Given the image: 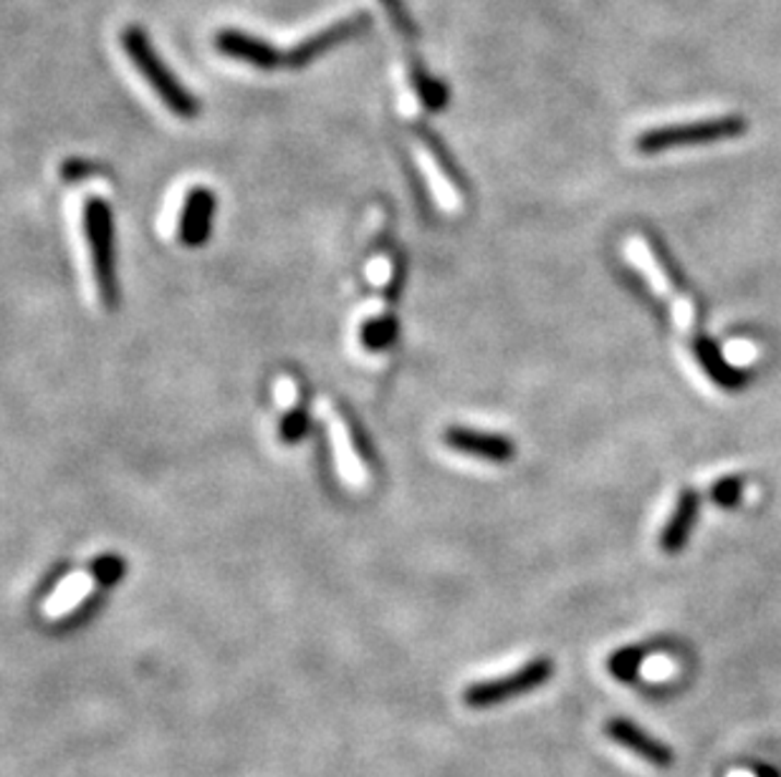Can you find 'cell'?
<instances>
[{
  "label": "cell",
  "instance_id": "14",
  "mask_svg": "<svg viewBox=\"0 0 781 777\" xmlns=\"http://www.w3.org/2000/svg\"><path fill=\"white\" fill-rule=\"evenodd\" d=\"M362 344L367 346L369 351H382L398 338V321L390 319V315H382V319H372L362 326Z\"/></svg>",
  "mask_w": 781,
  "mask_h": 777
},
{
  "label": "cell",
  "instance_id": "7",
  "mask_svg": "<svg viewBox=\"0 0 781 777\" xmlns=\"http://www.w3.org/2000/svg\"><path fill=\"white\" fill-rule=\"evenodd\" d=\"M442 442H446L450 450L461 452V455H471L498 465L511 463L513 455H517V447H513L509 437L476 432V429L469 427H448L446 434H442Z\"/></svg>",
  "mask_w": 781,
  "mask_h": 777
},
{
  "label": "cell",
  "instance_id": "12",
  "mask_svg": "<svg viewBox=\"0 0 781 777\" xmlns=\"http://www.w3.org/2000/svg\"><path fill=\"white\" fill-rule=\"evenodd\" d=\"M410 84H413L417 99L428 111H442L450 101L448 84H442L440 79H435L425 61L417 53H410Z\"/></svg>",
  "mask_w": 781,
  "mask_h": 777
},
{
  "label": "cell",
  "instance_id": "2",
  "mask_svg": "<svg viewBox=\"0 0 781 777\" xmlns=\"http://www.w3.org/2000/svg\"><path fill=\"white\" fill-rule=\"evenodd\" d=\"M84 235L92 258V271L96 290L107 309H115L119 301L117 275H115V217L107 200L92 198L84 207Z\"/></svg>",
  "mask_w": 781,
  "mask_h": 777
},
{
  "label": "cell",
  "instance_id": "9",
  "mask_svg": "<svg viewBox=\"0 0 781 777\" xmlns=\"http://www.w3.org/2000/svg\"><path fill=\"white\" fill-rule=\"evenodd\" d=\"M215 215V194L208 188H192L185 194L182 213H180V228H177V238L182 246L198 248L211 238V225Z\"/></svg>",
  "mask_w": 781,
  "mask_h": 777
},
{
  "label": "cell",
  "instance_id": "13",
  "mask_svg": "<svg viewBox=\"0 0 781 777\" xmlns=\"http://www.w3.org/2000/svg\"><path fill=\"white\" fill-rule=\"evenodd\" d=\"M642 661H646V649H642V646H625V649H617L612 654L607 669L617 682H632V679L638 677Z\"/></svg>",
  "mask_w": 781,
  "mask_h": 777
},
{
  "label": "cell",
  "instance_id": "3",
  "mask_svg": "<svg viewBox=\"0 0 781 777\" xmlns=\"http://www.w3.org/2000/svg\"><path fill=\"white\" fill-rule=\"evenodd\" d=\"M744 132H746V121L741 117H721V119L694 121V124L663 127L638 136V152H642V155H658V152L688 147V144L734 140V136H741Z\"/></svg>",
  "mask_w": 781,
  "mask_h": 777
},
{
  "label": "cell",
  "instance_id": "6",
  "mask_svg": "<svg viewBox=\"0 0 781 777\" xmlns=\"http://www.w3.org/2000/svg\"><path fill=\"white\" fill-rule=\"evenodd\" d=\"M215 51L228 56L233 61H244L248 67L259 69V71H276L286 69V53L279 51L271 40H263L253 34H246V31L238 28H223L217 31L215 38Z\"/></svg>",
  "mask_w": 781,
  "mask_h": 777
},
{
  "label": "cell",
  "instance_id": "18",
  "mask_svg": "<svg viewBox=\"0 0 781 777\" xmlns=\"http://www.w3.org/2000/svg\"><path fill=\"white\" fill-rule=\"evenodd\" d=\"M741 495H744V480L736 475L723 477V480L715 482L711 490V500L721 507H734L741 500Z\"/></svg>",
  "mask_w": 781,
  "mask_h": 777
},
{
  "label": "cell",
  "instance_id": "15",
  "mask_svg": "<svg viewBox=\"0 0 781 777\" xmlns=\"http://www.w3.org/2000/svg\"><path fill=\"white\" fill-rule=\"evenodd\" d=\"M415 132H417V136H421V140H423L425 147L430 150L433 159L438 162V167L442 169V172H446L448 180L453 182V184H461V182H463V177H461V172H458V169H455V162H453V157L448 155V150L442 147V142L438 140V136H435V134L430 132V129H425V127H421V124L415 127Z\"/></svg>",
  "mask_w": 781,
  "mask_h": 777
},
{
  "label": "cell",
  "instance_id": "17",
  "mask_svg": "<svg viewBox=\"0 0 781 777\" xmlns=\"http://www.w3.org/2000/svg\"><path fill=\"white\" fill-rule=\"evenodd\" d=\"M92 578L99 586H115V583L125 576V561L117 555H102L92 563Z\"/></svg>",
  "mask_w": 781,
  "mask_h": 777
},
{
  "label": "cell",
  "instance_id": "19",
  "mask_svg": "<svg viewBox=\"0 0 781 777\" xmlns=\"http://www.w3.org/2000/svg\"><path fill=\"white\" fill-rule=\"evenodd\" d=\"M306 427H309V417H306L304 409H292L288 415L281 419L279 425V437L288 444H296L306 434Z\"/></svg>",
  "mask_w": 781,
  "mask_h": 777
},
{
  "label": "cell",
  "instance_id": "8",
  "mask_svg": "<svg viewBox=\"0 0 781 777\" xmlns=\"http://www.w3.org/2000/svg\"><path fill=\"white\" fill-rule=\"evenodd\" d=\"M605 732L612 742H617L619 748L630 750L632 755L646 760L652 767H671L673 765V750L665 742L652 738L650 732L642 730L640 725H635L632 719L615 717L605 725Z\"/></svg>",
  "mask_w": 781,
  "mask_h": 777
},
{
  "label": "cell",
  "instance_id": "10",
  "mask_svg": "<svg viewBox=\"0 0 781 777\" xmlns=\"http://www.w3.org/2000/svg\"><path fill=\"white\" fill-rule=\"evenodd\" d=\"M698 510H700V498L696 490H683L678 503H675L673 515L667 517L663 536H660V548L665 553H681L683 546L688 543L690 533H694V525L698 521Z\"/></svg>",
  "mask_w": 781,
  "mask_h": 777
},
{
  "label": "cell",
  "instance_id": "4",
  "mask_svg": "<svg viewBox=\"0 0 781 777\" xmlns=\"http://www.w3.org/2000/svg\"><path fill=\"white\" fill-rule=\"evenodd\" d=\"M554 674V661L552 659H534L529 664H523L511 674L488 679V682H476L471 684L469 690L463 692V702L469 707H494V704L509 702L523 697V694L534 692L536 686L546 684Z\"/></svg>",
  "mask_w": 781,
  "mask_h": 777
},
{
  "label": "cell",
  "instance_id": "16",
  "mask_svg": "<svg viewBox=\"0 0 781 777\" xmlns=\"http://www.w3.org/2000/svg\"><path fill=\"white\" fill-rule=\"evenodd\" d=\"M380 5L384 8V13L390 15V23L400 36H405L407 40H415L421 36V28H417L413 13L407 11L405 0H380Z\"/></svg>",
  "mask_w": 781,
  "mask_h": 777
},
{
  "label": "cell",
  "instance_id": "5",
  "mask_svg": "<svg viewBox=\"0 0 781 777\" xmlns=\"http://www.w3.org/2000/svg\"><path fill=\"white\" fill-rule=\"evenodd\" d=\"M369 26H372V15H369L367 11H362V13L350 15V19H342V21L332 23V26L317 31V34L304 38L301 44H296L292 51H286V69L309 67L311 61H317L324 53L334 51L336 46L347 44V40L365 34Z\"/></svg>",
  "mask_w": 781,
  "mask_h": 777
},
{
  "label": "cell",
  "instance_id": "11",
  "mask_svg": "<svg viewBox=\"0 0 781 777\" xmlns=\"http://www.w3.org/2000/svg\"><path fill=\"white\" fill-rule=\"evenodd\" d=\"M694 354H696L700 367H703L706 374L713 379V384L726 388V392H738V388L744 386L748 379H752L746 371H741L734 367V363L726 361V356L721 354L719 344H715L713 338L696 336Z\"/></svg>",
  "mask_w": 781,
  "mask_h": 777
},
{
  "label": "cell",
  "instance_id": "1",
  "mask_svg": "<svg viewBox=\"0 0 781 777\" xmlns=\"http://www.w3.org/2000/svg\"><path fill=\"white\" fill-rule=\"evenodd\" d=\"M119 40H122L125 53L130 56L134 69L140 71L144 79H147L152 92L163 99L165 107L170 109L175 117L192 119L200 115L198 99L182 86V81L177 79L170 69H167V63L159 59V53L155 51V46H152L147 31H144L142 26H137V23H132V26H127L122 31Z\"/></svg>",
  "mask_w": 781,
  "mask_h": 777
}]
</instances>
